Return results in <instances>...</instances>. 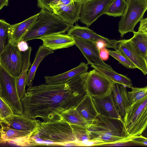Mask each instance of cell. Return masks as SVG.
Returning <instances> with one entry per match:
<instances>
[{
  "label": "cell",
  "instance_id": "obj_1",
  "mask_svg": "<svg viewBox=\"0 0 147 147\" xmlns=\"http://www.w3.org/2000/svg\"><path fill=\"white\" fill-rule=\"evenodd\" d=\"M86 77L83 73L64 83L29 87L21 100L24 114L32 119L40 118L44 122L60 119L62 113L76 107L86 94Z\"/></svg>",
  "mask_w": 147,
  "mask_h": 147
},
{
  "label": "cell",
  "instance_id": "obj_2",
  "mask_svg": "<svg viewBox=\"0 0 147 147\" xmlns=\"http://www.w3.org/2000/svg\"><path fill=\"white\" fill-rule=\"evenodd\" d=\"M93 146L129 140L135 137H127L123 119L111 118L98 113L86 126Z\"/></svg>",
  "mask_w": 147,
  "mask_h": 147
},
{
  "label": "cell",
  "instance_id": "obj_3",
  "mask_svg": "<svg viewBox=\"0 0 147 147\" xmlns=\"http://www.w3.org/2000/svg\"><path fill=\"white\" fill-rule=\"evenodd\" d=\"M36 145H65L78 143L71 125L62 117L47 122L40 121L38 128L30 137Z\"/></svg>",
  "mask_w": 147,
  "mask_h": 147
},
{
  "label": "cell",
  "instance_id": "obj_4",
  "mask_svg": "<svg viewBox=\"0 0 147 147\" xmlns=\"http://www.w3.org/2000/svg\"><path fill=\"white\" fill-rule=\"evenodd\" d=\"M36 22L22 40L27 41L53 34L67 31L71 26L52 12L41 9Z\"/></svg>",
  "mask_w": 147,
  "mask_h": 147
},
{
  "label": "cell",
  "instance_id": "obj_5",
  "mask_svg": "<svg viewBox=\"0 0 147 147\" xmlns=\"http://www.w3.org/2000/svg\"><path fill=\"white\" fill-rule=\"evenodd\" d=\"M126 136L136 137L147 127V96L131 105L123 118Z\"/></svg>",
  "mask_w": 147,
  "mask_h": 147
},
{
  "label": "cell",
  "instance_id": "obj_6",
  "mask_svg": "<svg viewBox=\"0 0 147 147\" xmlns=\"http://www.w3.org/2000/svg\"><path fill=\"white\" fill-rule=\"evenodd\" d=\"M124 12L118 23L121 38L129 32L134 33L136 24L143 18L147 10V0H126Z\"/></svg>",
  "mask_w": 147,
  "mask_h": 147
},
{
  "label": "cell",
  "instance_id": "obj_7",
  "mask_svg": "<svg viewBox=\"0 0 147 147\" xmlns=\"http://www.w3.org/2000/svg\"><path fill=\"white\" fill-rule=\"evenodd\" d=\"M17 78L0 65V97L9 105L14 114L22 115L24 114V108L17 90Z\"/></svg>",
  "mask_w": 147,
  "mask_h": 147
},
{
  "label": "cell",
  "instance_id": "obj_8",
  "mask_svg": "<svg viewBox=\"0 0 147 147\" xmlns=\"http://www.w3.org/2000/svg\"><path fill=\"white\" fill-rule=\"evenodd\" d=\"M114 83L95 69L88 72L84 83L87 94L92 97L100 98L112 92Z\"/></svg>",
  "mask_w": 147,
  "mask_h": 147
},
{
  "label": "cell",
  "instance_id": "obj_9",
  "mask_svg": "<svg viewBox=\"0 0 147 147\" xmlns=\"http://www.w3.org/2000/svg\"><path fill=\"white\" fill-rule=\"evenodd\" d=\"M23 64L22 52L10 42L0 53V65L11 75L18 78L22 70Z\"/></svg>",
  "mask_w": 147,
  "mask_h": 147
},
{
  "label": "cell",
  "instance_id": "obj_10",
  "mask_svg": "<svg viewBox=\"0 0 147 147\" xmlns=\"http://www.w3.org/2000/svg\"><path fill=\"white\" fill-rule=\"evenodd\" d=\"M113 0H84L79 20L87 27L100 16L105 14Z\"/></svg>",
  "mask_w": 147,
  "mask_h": 147
},
{
  "label": "cell",
  "instance_id": "obj_11",
  "mask_svg": "<svg viewBox=\"0 0 147 147\" xmlns=\"http://www.w3.org/2000/svg\"><path fill=\"white\" fill-rule=\"evenodd\" d=\"M73 37L75 41V45L86 59L88 64L113 70L111 66L106 63L101 59L100 55V49L96 43L81 38Z\"/></svg>",
  "mask_w": 147,
  "mask_h": 147
},
{
  "label": "cell",
  "instance_id": "obj_12",
  "mask_svg": "<svg viewBox=\"0 0 147 147\" xmlns=\"http://www.w3.org/2000/svg\"><path fill=\"white\" fill-rule=\"evenodd\" d=\"M67 34L75 37L91 41L95 43L100 41H104L108 45V48H111L115 50L118 49L119 40H111L103 37L96 34L88 27H82L76 24L72 26L67 31Z\"/></svg>",
  "mask_w": 147,
  "mask_h": 147
},
{
  "label": "cell",
  "instance_id": "obj_13",
  "mask_svg": "<svg viewBox=\"0 0 147 147\" xmlns=\"http://www.w3.org/2000/svg\"><path fill=\"white\" fill-rule=\"evenodd\" d=\"M84 0H73L66 5L51 7L52 12L69 24L73 25L80 19L81 9Z\"/></svg>",
  "mask_w": 147,
  "mask_h": 147
},
{
  "label": "cell",
  "instance_id": "obj_14",
  "mask_svg": "<svg viewBox=\"0 0 147 147\" xmlns=\"http://www.w3.org/2000/svg\"><path fill=\"white\" fill-rule=\"evenodd\" d=\"M40 121L29 118L24 114H13L6 118L0 119V123L13 129L34 133L38 128Z\"/></svg>",
  "mask_w": 147,
  "mask_h": 147
},
{
  "label": "cell",
  "instance_id": "obj_15",
  "mask_svg": "<svg viewBox=\"0 0 147 147\" xmlns=\"http://www.w3.org/2000/svg\"><path fill=\"white\" fill-rule=\"evenodd\" d=\"M92 97L99 113L107 117L123 119L112 93L102 97Z\"/></svg>",
  "mask_w": 147,
  "mask_h": 147
},
{
  "label": "cell",
  "instance_id": "obj_16",
  "mask_svg": "<svg viewBox=\"0 0 147 147\" xmlns=\"http://www.w3.org/2000/svg\"><path fill=\"white\" fill-rule=\"evenodd\" d=\"M118 49L141 70L147 74V67L144 59L136 50L129 39L119 40Z\"/></svg>",
  "mask_w": 147,
  "mask_h": 147
},
{
  "label": "cell",
  "instance_id": "obj_17",
  "mask_svg": "<svg viewBox=\"0 0 147 147\" xmlns=\"http://www.w3.org/2000/svg\"><path fill=\"white\" fill-rule=\"evenodd\" d=\"M39 13L23 21L11 25L9 34L10 42L17 46L26 32L37 20Z\"/></svg>",
  "mask_w": 147,
  "mask_h": 147
},
{
  "label": "cell",
  "instance_id": "obj_18",
  "mask_svg": "<svg viewBox=\"0 0 147 147\" xmlns=\"http://www.w3.org/2000/svg\"><path fill=\"white\" fill-rule=\"evenodd\" d=\"M40 39L44 46L53 51L71 47L75 43L72 37L62 33L43 36Z\"/></svg>",
  "mask_w": 147,
  "mask_h": 147
},
{
  "label": "cell",
  "instance_id": "obj_19",
  "mask_svg": "<svg viewBox=\"0 0 147 147\" xmlns=\"http://www.w3.org/2000/svg\"><path fill=\"white\" fill-rule=\"evenodd\" d=\"M88 65L82 62L76 67L63 73L52 76H45V84L55 85L66 83L73 78L87 72L89 68Z\"/></svg>",
  "mask_w": 147,
  "mask_h": 147
},
{
  "label": "cell",
  "instance_id": "obj_20",
  "mask_svg": "<svg viewBox=\"0 0 147 147\" xmlns=\"http://www.w3.org/2000/svg\"><path fill=\"white\" fill-rule=\"evenodd\" d=\"M0 124L1 144L11 142L12 143L15 144L29 138L34 133L30 131L18 130L12 128L1 123H0Z\"/></svg>",
  "mask_w": 147,
  "mask_h": 147
},
{
  "label": "cell",
  "instance_id": "obj_21",
  "mask_svg": "<svg viewBox=\"0 0 147 147\" xmlns=\"http://www.w3.org/2000/svg\"><path fill=\"white\" fill-rule=\"evenodd\" d=\"M127 87L114 83L112 94L120 115L123 118L131 103L129 98Z\"/></svg>",
  "mask_w": 147,
  "mask_h": 147
},
{
  "label": "cell",
  "instance_id": "obj_22",
  "mask_svg": "<svg viewBox=\"0 0 147 147\" xmlns=\"http://www.w3.org/2000/svg\"><path fill=\"white\" fill-rule=\"evenodd\" d=\"M76 108L79 113L86 121L88 124L91 123L99 113L94 104L92 97L87 94Z\"/></svg>",
  "mask_w": 147,
  "mask_h": 147
},
{
  "label": "cell",
  "instance_id": "obj_23",
  "mask_svg": "<svg viewBox=\"0 0 147 147\" xmlns=\"http://www.w3.org/2000/svg\"><path fill=\"white\" fill-rule=\"evenodd\" d=\"M32 50L31 47L22 53L23 59V67L22 70L19 76L17 78V89L20 99L21 100L24 96L26 92V80L27 71L30 66V56Z\"/></svg>",
  "mask_w": 147,
  "mask_h": 147
},
{
  "label": "cell",
  "instance_id": "obj_24",
  "mask_svg": "<svg viewBox=\"0 0 147 147\" xmlns=\"http://www.w3.org/2000/svg\"><path fill=\"white\" fill-rule=\"evenodd\" d=\"M54 53L52 51L43 45L39 47L35 56L34 62L29 70L26 80V86H32L38 67L43 59L48 55Z\"/></svg>",
  "mask_w": 147,
  "mask_h": 147
},
{
  "label": "cell",
  "instance_id": "obj_25",
  "mask_svg": "<svg viewBox=\"0 0 147 147\" xmlns=\"http://www.w3.org/2000/svg\"><path fill=\"white\" fill-rule=\"evenodd\" d=\"M91 67L105 76L114 83L123 85L131 88L132 83L131 80L126 76L119 74L114 70H109L94 65Z\"/></svg>",
  "mask_w": 147,
  "mask_h": 147
},
{
  "label": "cell",
  "instance_id": "obj_26",
  "mask_svg": "<svg viewBox=\"0 0 147 147\" xmlns=\"http://www.w3.org/2000/svg\"><path fill=\"white\" fill-rule=\"evenodd\" d=\"M133 33V36L129 40L136 51L145 59L147 53V34L139 31Z\"/></svg>",
  "mask_w": 147,
  "mask_h": 147
},
{
  "label": "cell",
  "instance_id": "obj_27",
  "mask_svg": "<svg viewBox=\"0 0 147 147\" xmlns=\"http://www.w3.org/2000/svg\"><path fill=\"white\" fill-rule=\"evenodd\" d=\"M61 117L70 124H74L86 127L88 123L79 113L76 107L71 108L61 114Z\"/></svg>",
  "mask_w": 147,
  "mask_h": 147
},
{
  "label": "cell",
  "instance_id": "obj_28",
  "mask_svg": "<svg viewBox=\"0 0 147 147\" xmlns=\"http://www.w3.org/2000/svg\"><path fill=\"white\" fill-rule=\"evenodd\" d=\"M70 125L77 142L80 146H87V145L89 146V144H90L91 146L92 145L86 127L76 125Z\"/></svg>",
  "mask_w": 147,
  "mask_h": 147
},
{
  "label": "cell",
  "instance_id": "obj_29",
  "mask_svg": "<svg viewBox=\"0 0 147 147\" xmlns=\"http://www.w3.org/2000/svg\"><path fill=\"white\" fill-rule=\"evenodd\" d=\"M126 5L125 0H113L105 14L114 17L121 16L124 12Z\"/></svg>",
  "mask_w": 147,
  "mask_h": 147
},
{
  "label": "cell",
  "instance_id": "obj_30",
  "mask_svg": "<svg viewBox=\"0 0 147 147\" xmlns=\"http://www.w3.org/2000/svg\"><path fill=\"white\" fill-rule=\"evenodd\" d=\"M11 25L5 20H0V53L10 42L9 31Z\"/></svg>",
  "mask_w": 147,
  "mask_h": 147
},
{
  "label": "cell",
  "instance_id": "obj_31",
  "mask_svg": "<svg viewBox=\"0 0 147 147\" xmlns=\"http://www.w3.org/2000/svg\"><path fill=\"white\" fill-rule=\"evenodd\" d=\"M107 50L109 55L117 60L124 66L130 69L138 68L137 67L134 63L119 50Z\"/></svg>",
  "mask_w": 147,
  "mask_h": 147
},
{
  "label": "cell",
  "instance_id": "obj_32",
  "mask_svg": "<svg viewBox=\"0 0 147 147\" xmlns=\"http://www.w3.org/2000/svg\"><path fill=\"white\" fill-rule=\"evenodd\" d=\"M131 90L127 91L131 105L147 96V86L142 88L131 87Z\"/></svg>",
  "mask_w": 147,
  "mask_h": 147
},
{
  "label": "cell",
  "instance_id": "obj_33",
  "mask_svg": "<svg viewBox=\"0 0 147 147\" xmlns=\"http://www.w3.org/2000/svg\"><path fill=\"white\" fill-rule=\"evenodd\" d=\"M14 114L9 105L0 97V119L6 118Z\"/></svg>",
  "mask_w": 147,
  "mask_h": 147
},
{
  "label": "cell",
  "instance_id": "obj_34",
  "mask_svg": "<svg viewBox=\"0 0 147 147\" xmlns=\"http://www.w3.org/2000/svg\"><path fill=\"white\" fill-rule=\"evenodd\" d=\"M60 0H37L38 7L52 12L51 7L58 5Z\"/></svg>",
  "mask_w": 147,
  "mask_h": 147
},
{
  "label": "cell",
  "instance_id": "obj_35",
  "mask_svg": "<svg viewBox=\"0 0 147 147\" xmlns=\"http://www.w3.org/2000/svg\"><path fill=\"white\" fill-rule=\"evenodd\" d=\"M133 142L136 144L147 146V138L142 135L135 137Z\"/></svg>",
  "mask_w": 147,
  "mask_h": 147
},
{
  "label": "cell",
  "instance_id": "obj_36",
  "mask_svg": "<svg viewBox=\"0 0 147 147\" xmlns=\"http://www.w3.org/2000/svg\"><path fill=\"white\" fill-rule=\"evenodd\" d=\"M138 31L147 34V17L143 18L140 21Z\"/></svg>",
  "mask_w": 147,
  "mask_h": 147
},
{
  "label": "cell",
  "instance_id": "obj_37",
  "mask_svg": "<svg viewBox=\"0 0 147 147\" xmlns=\"http://www.w3.org/2000/svg\"><path fill=\"white\" fill-rule=\"evenodd\" d=\"M17 46L19 50L23 52L26 51L29 47L26 41L23 40L19 42Z\"/></svg>",
  "mask_w": 147,
  "mask_h": 147
},
{
  "label": "cell",
  "instance_id": "obj_38",
  "mask_svg": "<svg viewBox=\"0 0 147 147\" xmlns=\"http://www.w3.org/2000/svg\"><path fill=\"white\" fill-rule=\"evenodd\" d=\"M100 55L101 59L105 61L108 59L109 55L107 49L104 48L100 50Z\"/></svg>",
  "mask_w": 147,
  "mask_h": 147
},
{
  "label": "cell",
  "instance_id": "obj_39",
  "mask_svg": "<svg viewBox=\"0 0 147 147\" xmlns=\"http://www.w3.org/2000/svg\"><path fill=\"white\" fill-rule=\"evenodd\" d=\"M96 44L97 47L100 50L104 48H108L107 44L104 41H99L97 42Z\"/></svg>",
  "mask_w": 147,
  "mask_h": 147
},
{
  "label": "cell",
  "instance_id": "obj_40",
  "mask_svg": "<svg viewBox=\"0 0 147 147\" xmlns=\"http://www.w3.org/2000/svg\"><path fill=\"white\" fill-rule=\"evenodd\" d=\"M73 1V0H60L59 4L57 6L67 5L71 3Z\"/></svg>",
  "mask_w": 147,
  "mask_h": 147
},
{
  "label": "cell",
  "instance_id": "obj_41",
  "mask_svg": "<svg viewBox=\"0 0 147 147\" xmlns=\"http://www.w3.org/2000/svg\"><path fill=\"white\" fill-rule=\"evenodd\" d=\"M9 0H0V9L4 6L8 5Z\"/></svg>",
  "mask_w": 147,
  "mask_h": 147
},
{
  "label": "cell",
  "instance_id": "obj_42",
  "mask_svg": "<svg viewBox=\"0 0 147 147\" xmlns=\"http://www.w3.org/2000/svg\"><path fill=\"white\" fill-rule=\"evenodd\" d=\"M141 135L147 138V127Z\"/></svg>",
  "mask_w": 147,
  "mask_h": 147
},
{
  "label": "cell",
  "instance_id": "obj_43",
  "mask_svg": "<svg viewBox=\"0 0 147 147\" xmlns=\"http://www.w3.org/2000/svg\"><path fill=\"white\" fill-rule=\"evenodd\" d=\"M145 60V61L146 62V66H147V53H146V55Z\"/></svg>",
  "mask_w": 147,
  "mask_h": 147
}]
</instances>
